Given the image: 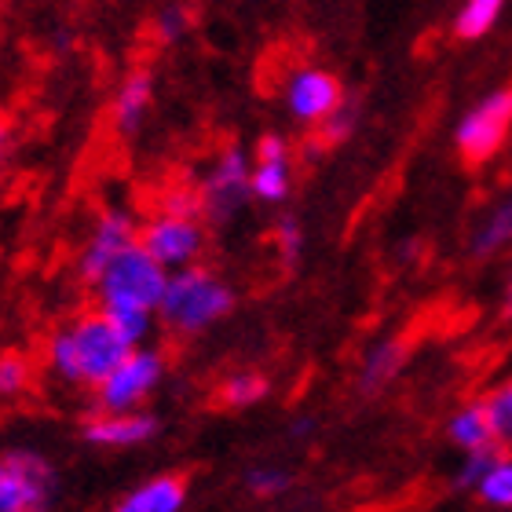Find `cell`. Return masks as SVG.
<instances>
[{"instance_id":"25","label":"cell","mask_w":512,"mask_h":512,"mask_svg":"<svg viewBox=\"0 0 512 512\" xmlns=\"http://www.w3.org/2000/svg\"><path fill=\"white\" fill-rule=\"evenodd\" d=\"M502 458V450H487V454H465L458 476H454V487L458 491H476L483 483V476L494 469V461Z\"/></svg>"},{"instance_id":"22","label":"cell","mask_w":512,"mask_h":512,"mask_svg":"<svg viewBox=\"0 0 512 512\" xmlns=\"http://www.w3.org/2000/svg\"><path fill=\"white\" fill-rule=\"evenodd\" d=\"M359 114H363V103H359V96H344L330 118L322 121V128H319V143H322V147L344 143V139L352 136L355 125H359Z\"/></svg>"},{"instance_id":"9","label":"cell","mask_w":512,"mask_h":512,"mask_svg":"<svg viewBox=\"0 0 512 512\" xmlns=\"http://www.w3.org/2000/svg\"><path fill=\"white\" fill-rule=\"evenodd\" d=\"M136 238H139V227L128 209H103L96 227H92V235H88L85 249L77 256V275L85 278L88 286H96L99 275H103L128 246H136Z\"/></svg>"},{"instance_id":"12","label":"cell","mask_w":512,"mask_h":512,"mask_svg":"<svg viewBox=\"0 0 512 512\" xmlns=\"http://www.w3.org/2000/svg\"><path fill=\"white\" fill-rule=\"evenodd\" d=\"M187 502V480L180 472H161L128 491L110 512H180Z\"/></svg>"},{"instance_id":"19","label":"cell","mask_w":512,"mask_h":512,"mask_svg":"<svg viewBox=\"0 0 512 512\" xmlns=\"http://www.w3.org/2000/svg\"><path fill=\"white\" fill-rule=\"evenodd\" d=\"M289 191H293V176H289V165H256L249 172V194L256 202H286Z\"/></svg>"},{"instance_id":"20","label":"cell","mask_w":512,"mask_h":512,"mask_svg":"<svg viewBox=\"0 0 512 512\" xmlns=\"http://www.w3.org/2000/svg\"><path fill=\"white\" fill-rule=\"evenodd\" d=\"M483 410H487V421L494 428V439H498V447H512V377L502 384H494L487 399H480Z\"/></svg>"},{"instance_id":"3","label":"cell","mask_w":512,"mask_h":512,"mask_svg":"<svg viewBox=\"0 0 512 512\" xmlns=\"http://www.w3.org/2000/svg\"><path fill=\"white\" fill-rule=\"evenodd\" d=\"M165 282H169V271L154 264L136 242L99 275L92 289L99 297V311H147V315H154L161 293H165Z\"/></svg>"},{"instance_id":"4","label":"cell","mask_w":512,"mask_h":512,"mask_svg":"<svg viewBox=\"0 0 512 512\" xmlns=\"http://www.w3.org/2000/svg\"><path fill=\"white\" fill-rule=\"evenodd\" d=\"M512 136V85L494 88L491 96H483L476 107L461 114L454 128V143H458L465 165H487L498 158V150Z\"/></svg>"},{"instance_id":"23","label":"cell","mask_w":512,"mask_h":512,"mask_svg":"<svg viewBox=\"0 0 512 512\" xmlns=\"http://www.w3.org/2000/svg\"><path fill=\"white\" fill-rule=\"evenodd\" d=\"M103 315H107L110 326H114L132 348H143V341H147L150 330H154V315H147V311H103Z\"/></svg>"},{"instance_id":"18","label":"cell","mask_w":512,"mask_h":512,"mask_svg":"<svg viewBox=\"0 0 512 512\" xmlns=\"http://www.w3.org/2000/svg\"><path fill=\"white\" fill-rule=\"evenodd\" d=\"M267 392H271V384H267L264 374H256V370H238V374H231L224 384H220V403L231 406V410H246V406L267 399Z\"/></svg>"},{"instance_id":"15","label":"cell","mask_w":512,"mask_h":512,"mask_svg":"<svg viewBox=\"0 0 512 512\" xmlns=\"http://www.w3.org/2000/svg\"><path fill=\"white\" fill-rule=\"evenodd\" d=\"M447 439L461 454H487V450H502L498 439H494V428L487 421V410L483 403L461 406L458 414L447 421Z\"/></svg>"},{"instance_id":"5","label":"cell","mask_w":512,"mask_h":512,"mask_svg":"<svg viewBox=\"0 0 512 512\" xmlns=\"http://www.w3.org/2000/svg\"><path fill=\"white\" fill-rule=\"evenodd\" d=\"M55 498L52 461L37 450L0 454V512H48Z\"/></svg>"},{"instance_id":"21","label":"cell","mask_w":512,"mask_h":512,"mask_svg":"<svg viewBox=\"0 0 512 512\" xmlns=\"http://www.w3.org/2000/svg\"><path fill=\"white\" fill-rule=\"evenodd\" d=\"M476 498L483 505H491V509H512V458H498L494 461V469L483 476V483L476 487Z\"/></svg>"},{"instance_id":"1","label":"cell","mask_w":512,"mask_h":512,"mask_svg":"<svg viewBox=\"0 0 512 512\" xmlns=\"http://www.w3.org/2000/svg\"><path fill=\"white\" fill-rule=\"evenodd\" d=\"M132 355V344L107 322L103 311H88L66 322L48 341V366L66 384L99 388Z\"/></svg>"},{"instance_id":"17","label":"cell","mask_w":512,"mask_h":512,"mask_svg":"<svg viewBox=\"0 0 512 512\" xmlns=\"http://www.w3.org/2000/svg\"><path fill=\"white\" fill-rule=\"evenodd\" d=\"M502 11H505L502 0H469V4H461V11L454 15L450 33H454L458 41H480V37H487V33L498 26Z\"/></svg>"},{"instance_id":"13","label":"cell","mask_w":512,"mask_h":512,"mask_svg":"<svg viewBox=\"0 0 512 512\" xmlns=\"http://www.w3.org/2000/svg\"><path fill=\"white\" fill-rule=\"evenodd\" d=\"M150 99H154V77H150V70L139 66V70H132L121 81L114 107H110V118H114V128H118L121 136L139 132V125H143V118H147L150 110Z\"/></svg>"},{"instance_id":"24","label":"cell","mask_w":512,"mask_h":512,"mask_svg":"<svg viewBox=\"0 0 512 512\" xmlns=\"http://www.w3.org/2000/svg\"><path fill=\"white\" fill-rule=\"evenodd\" d=\"M30 384V363L15 352L0 355V399H15Z\"/></svg>"},{"instance_id":"10","label":"cell","mask_w":512,"mask_h":512,"mask_svg":"<svg viewBox=\"0 0 512 512\" xmlns=\"http://www.w3.org/2000/svg\"><path fill=\"white\" fill-rule=\"evenodd\" d=\"M344 99V85L330 70H319V66H308V70H297L289 77L286 88V103L293 110L297 121H308V125H322L330 118L337 103Z\"/></svg>"},{"instance_id":"26","label":"cell","mask_w":512,"mask_h":512,"mask_svg":"<svg viewBox=\"0 0 512 512\" xmlns=\"http://www.w3.org/2000/svg\"><path fill=\"white\" fill-rule=\"evenodd\" d=\"M187 30H191V15L180 4H169L154 15V33H158L161 44H176Z\"/></svg>"},{"instance_id":"31","label":"cell","mask_w":512,"mask_h":512,"mask_svg":"<svg viewBox=\"0 0 512 512\" xmlns=\"http://www.w3.org/2000/svg\"><path fill=\"white\" fill-rule=\"evenodd\" d=\"M311 428H315V421H311V417H297V425H293V436H308Z\"/></svg>"},{"instance_id":"28","label":"cell","mask_w":512,"mask_h":512,"mask_svg":"<svg viewBox=\"0 0 512 512\" xmlns=\"http://www.w3.org/2000/svg\"><path fill=\"white\" fill-rule=\"evenodd\" d=\"M275 246L282 253L286 264H297L300 260V249H304V227H300L297 216H282L275 227Z\"/></svg>"},{"instance_id":"32","label":"cell","mask_w":512,"mask_h":512,"mask_svg":"<svg viewBox=\"0 0 512 512\" xmlns=\"http://www.w3.org/2000/svg\"><path fill=\"white\" fill-rule=\"evenodd\" d=\"M8 154V121H4V110H0V158Z\"/></svg>"},{"instance_id":"30","label":"cell","mask_w":512,"mask_h":512,"mask_svg":"<svg viewBox=\"0 0 512 512\" xmlns=\"http://www.w3.org/2000/svg\"><path fill=\"white\" fill-rule=\"evenodd\" d=\"M502 311H505V319H512V264H509V275H505V282H502Z\"/></svg>"},{"instance_id":"16","label":"cell","mask_w":512,"mask_h":512,"mask_svg":"<svg viewBox=\"0 0 512 512\" xmlns=\"http://www.w3.org/2000/svg\"><path fill=\"white\" fill-rule=\"evenodd\" d=\"M512 249V198L491 205V213L472 227L469 235V256L472 260H491V256Z\"/></svg>"},{"instance_id":"14","label":"cell","mask_w":512,"mask_h":512,"mask_svg":"<svg viewBox=\"0 0 512 512\" xmlns=\"http://www.w3.org/2000/svg\"><path fill=\"white\" fill-rule=\"evenodd\" d=\"M403 359H406V344L399 341V337H381V341H374L366 348L363 363H359V377H355L359 392L377 395L384 384H392L395 374L403 370Z\"/></svg>"},{"instance_id":"8","label":"cell","mask_w":512,"mask_h":512,"mask_svg":"<svg viewBox=\"0 0 512 512\" xmlns=\"http://www.w3.org/2000/svg\"><path fill=\"white\" fill-rule=\"evenodd\" d=\"M165 359L154 348H132L125 363L96 388V414H136L139 403L158 388Z\"/></svg>"},{"instance_id":"2","label":"cell","mask_w":512,"mask_h":512,"mask_svg":"<svg viewBox=\"0 0 512 512\" xmlns=\"http://www.w3.org/2000/svg\"><path fill=\"white\" fill-rule=\"evenodd\" d=\"M231 311H235V289L227 286L216 271L194 264L169 275L154 315L161 319L165 330L180 333V337H194V333H205L209 326H216Z\"/></svg>"},{"instance_id":"27","label":"cell","mask_w":512,"mask_h":512,"mask_svg":"<svg viewBox=\"0 0 512 512\" xmlns=\"http://www.w3.org/2000/svg\"><path fill=\"white\" fill-rule=\"evenodd\" d=\"M246 487L260 498H275V494H286L293 487V476L282 469H249Z\"/></svg>"},{"instance_id":"11","label":"cell","mask_w":512,"mask_h":512,"mask_svg":"<svg viewBox=\"0 0 512 512\" xmlns=\"http://www.w3.org/2000/svg\"><path fill=\"white\" fill-rule=\"evenodd\" d=\"M81 436L92 447L107 450L139 447V443L158 436V417L147 414V410H136V414H92L85 421V428H81Z\"/></svg>"},{"instance_id":"7","label":"cell","mask_w":512,"mask_h":512,"mask_svg":"<svg viewBox=\"0 0 512 512\" xmlns=\"http://www.w3.org/2000/svg\"><path fill=\"white\" fill-rule=\"evenodd\" d=\"M249 158L242 147H227L213 161V169L205 172L198 183V213L209 216L213 224H227L242 213V205L253 198L249 194Z\"/></svg>"},{"instance_id":"29","label":"cell","mask_w":512,"mask_h":512,"mask_svg":"<svg viewBox=\"0 0 512 512\" xmlns=\"http://www.w3.org/2000/svg\"><path fill=\"white\" fill-rule=\"evenodd\" d=\"M256 165H289V143L278 132L256 139Z\"/></svg>"},{"instance_id":"6","label":"cell","mask_w":512,"mask_h":512,"mask_svg":"<svg viewBox=\"0 0 512 512\" xmlns=\"http://www.w3.org/2000/svg\"><path fill=\"white\" fill-rule=\"evenodd\" d=\"M139 249L161 264L169 275L194 267L205 253V224L198 216H169L158 213L139 227Z\"/></svg>"}]
</instances>
